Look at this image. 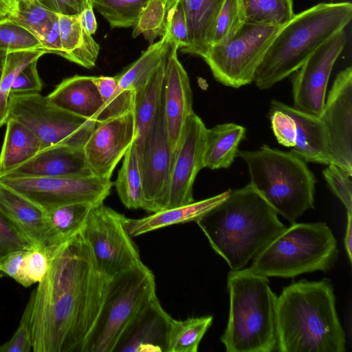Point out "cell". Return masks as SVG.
<instances>
[{
    "label": "cell",
    "mask_w": 352,
    "mask_h": 352,
    "mask_svg": "<svg viewBox=\"0 0 352 352\" xmlns=\"http://www.w3.org/2000/svg\"><path fill=\"white\" fill-rule=\"evenodd\" d=\"M48 270L32 292L34 352H82L109 278L98 269L81 232L49 256Z\"/></svg>",
    "instance_id": "obj_1"
},
{
    "label": "cell",
    "mask_w": 352,
    "mask_h": 352,
    "mask_svg": "<svg viewBox=\"0 0 352 352\" xmlns=\"http://www.w3.org/2000/svg\"><path fill=\"white\" fill-rule=\"evenodd\" d=\"M196 223L231 271L243 269L286 228L250 183L230 190L222 202Z\"/></svg>",
    "instance_id": "obj_2"
},
{
    "label": "cell",
    "mask_w": 352,
    "mask_h": 352,
    "mask_svg": "<svg viewBox=\"0 0 352 352\" xmlns=\"http://www.w3.org/2000/svg\"><path fill=\"white\" fill-rule=\"evenodd\" d=\"M278 352H344L346 338L340 322L331 280L293 282L276 302Z\"/></svg>",
    "instance_id": "obj_3"
},
{
    "label": "cell",
    "mask_w": 352,
    "mask_h": 352,
    "mask_svg": "<svg viewBox=\"0 0 352 352\" xmlns=\"http://www.w3.org/2000/svg\"><path fill=\"white\" fill-rule=\"evenodd\" d=\"M351 18L350 2L320 3L294 14L280 27L258 66L256 86L269 89L294 73Z\"/></svg>",
    "instance_id": "obj_4"
},
{
    "label": "cell",
    "mask_w": 352,
    "mask_h": 352,
    "mask_svg": "<svg viewBox=\"0 0 352 352\" xmlns=\"http://www.w3.org/2000/svg\"><path fill=\"white\" fill-rule=\"evenodd\" d=\"M230 307L220 340L227 352H272L277 349V296L266 276L248 268L230 271Z\"/></svg>",
    "instance_id": "obj_5"
},
{
    "label": "cell",
    "mask_w": 352,
    "mask_h": 352,
    "mask_svg": "<svg viewBox=\"0 0 352 352\" xmlns=\"http://www.w3.org/2000/svg\"><path fill=\"white\" fill-rule=\"evenodd\" d=\"M236 156L245 162L252 186L291 224L314 208L316 177L293 152L264 144L256 151H238Z\"/></svg>",
    "instance_id": "obj_6"
},
{
    "label": "cell",
    "mask_w": 352,
    "mask_h": 352,
    "mask_svg": "<svg viewBox=\"0 0 352 352\" xmlns=\"http://www.w3.org/2000/svg\"><path fill=\"white\" fill-rule=\"evenodd\" d=\"M338 253L337 240L326 223L296 222L263 248L248 269L267 278H293L331 270Z\"/></svg>",
    "instance_id": "obj_7"
},
{
    "label": "cell",
    "mask_w": 352,
    "mask_h": 352,
    "mask_svg": "<svg viewBox=\"0 0 352 352\" xmlns=\"http://www.w3.org/2000/svg\"><path fill=\"white\" fill-rule=\"evenodd\" d=\"M155 296V276L143 263L109 278L82 352H116L131 323Z\"/></svg>",
    "instance_id": "obj_8"
},
{
    "label": "cell",
    "mask_w": 352,
    "mask_h": 352,
    "mask_svg": "<svg viewBox=\"0 0 352 352\" xmlns=\"http://www.w3.org/2000/svg\"><path fill=\"white\" fill-rule=\"evenodd\" d=\"M8 118L27 126L39 140L41 150L61 144L83 148L97 124L56 107L39 92L11 94Z\"/></svg>",
    "instance_id": "obj_9"
},
{
    "label": "cell",
    "mask_w": 352,
    "mask_h": 352,
    "mask_svg": "<svg viewBox=\"0 0 352 352\" xmlns=\"http://www.w3.org/2000/svg\"><path fill=\"white\" fill-rule=\"evenodd\" d=\"M280 28L246 22L230 40L210 46L203 59L220 83L234 88L249 85Z\"/></svg>",
    "instance_id": "obj_10"
},
{
    "label": "cell",
    "mask_w": 352,
    "mask_h": 352,
    "mask_svg": "<svg viewBox=\"0 0 352 352\" xmlns=\"http://www.w3.org/2000/svg\"><path fill=\"white\" fill-rule=\"evenodd\" d=\"M124 218L100 202L91 207L80 230L98 269L108 278L142 263L138 247L124 228Z\"/></svg>",
    "instance_id": "obj_11"
},
{
    "label": "cell",
    "mask_w": 352,
    "mask_h": 352,
    "mask_svg": "<svg viewBox=\"0 0 352 352\" xmlns=\"http://www.w3.org/2000/svg\"><path fill=\"white\" fill-rule=\"evenodd\" d=\"M0 183L44 211L74 203L97 204L110 194L113 183L96 176L85 177H8Z\"/></svg>",
    "instance_id": "obj_12"
},
{
    "label": "cell",
    "mask_w": 352,
    "mask_h": 352,
    "mask_svg": "<svg viewBox=\"0 0 352 352\" xmlns=\"http://www.w3.org/2000/svg\"><path fill=\"white\" fill-rule=\"evenodd\" d=\"M138 155L143 184L142 209L152 213L164 210L175 154L168 144L163 96Z\"/></svg>",
    "instance_id": "obj_13"
},
{
    "label": "cell",
    "mask_w": 352,
    "mask_h": 352,
    "mask_svg": "<svg viewBox=\"0 0 352 352\" xmlns=\"http://www.w3.org/2000/svg\"><path fill=\"white\" fill-rule=\"evenodd\" d=\"M324 126L331 164L352 176V68L339 72L319 116Z\"/></svg>",
    "instance_id": "obj_14"
},
{
    "label": "cell",
    "mask_w": 352,
    "mask_h": 352,
    "mask_svg": "<svg viewBox=\"0 0 352 352\" xmlns=\"http://www.w3.org/2000/svg\"><path fill=\"white\" fill-rule=\"evenodd\" d=\"M346 41L344 30L340 31L295 72L292 80L294 108L309 114L320 116L331 70Z\"/></svg>",
    "instance_id": "obj_15"
},
{
    "label": "cell",
    "mask_w": 352,
    "mask_h": 352,
    "mask_svg": "<svg viewBox=\"0 0 352 352\" xmlns=\"http://www.w3.org/2000/svg\"><path fill=\"white\" fill-rule=\"evenodd\" d=\"M206 129L195 113L187 118L178 147L175 153L165 209L194 201L193 184L204 167Z\"/></svg>",
    "instance_id": "obj_16"
},
{
    "label": "cell",
    "mask_w": 352,
    "mask_h": 352,
    "mask_svg": "<svg viewBox=\"0 0 352 352\" xmlns=\"http://www.w3.org/2000/svg\"><path fill=\"white\" fill-rule=\"evenodd\" d=\"M135 139L133 111L97 123L83 146L93 175L110 179L116 165Z\"/></svg>",
    "instance_id": "obj_17"
},
{
    "label": "cell",
    "mask_w": 352,
    "mask_h": 352,
    "mask_svg": "<svg viewBox=\"0 0 352 352\" xmlns=\"http://www.w3.org/2000/svg\"><path fill=\"white\" fill-rule=\"evenodd\" d=\"M178 50L176 45L168 44L163 88L164 120L168 144L174 154L185 122L194 112L190 79L178 59Z\"/></svg>",
    "instance_id": "obj_18"
},
{
    "label": "cell",
    "mask_w": 352,
    "mask_h": 352,
    "mask_svg": "<svg viewBox=\"0 0 352 352\" xmlns=\"http://www.w3.org/2000/svg\"><path fill=\"white\" fill-rule=\"evenodd\" d=\"M94 176L83 148L56 145L39 151L31 159L1 177H85Z\"/></svg>",
    "instance_id": "obj_19"
},
{
    "label": "cell",
    "mask_w": 352,
    "mask_h": 352,
    "mask_svg": "<svg viewBox=\"0 0 352 352\" xmlns=\"http://www.w3.org/2000/svg\"><path fill=\"white\" fill-rule=\"evenodd\" d=\"M170 320L156 295L131 323L116 352H167Z\"/></svg>",
    "instance_id": "obj_20"
},
{
    "label": "cell",
    "mask_w": 352,
    "mask_h": 352,
    "mask_svg": "<svg viewBox=\"0 0 352 352\" xmlns=\"http://www.w3.org/2000/svg\"><path fill=\"white\" fill-rule=\"evenodd\" d=\"M56 107L96 123L108 120L94 76L75 75L62 80L47 96Z\"/></svg>",
    "instance_id": "obj_21"
},
{
    "label": "cell",
    "mask_w": 352,
    "mask_h": 352,
    "mask_svg": "<svg viewBox=\"0 0 352 352\" xmlns=\"http://www.w3.org/2000/svg\"><path fill=\"white\" fill-rule=\"evenodd\" d=\"M0 211L33 248L43 249L46 237L45 211L1 183Z\"/></svg>",
    "instance_id": "obj_22"
},
{
    "label": "cell",
    "mask_w": 352,
    "mask_h": 352,
    "mask_svg": "<svg viewBox=\"0 0 352 352\" xmlns=\"http://www.w3.org/2000/svg\"><path fill=\"white\" fill-rule=\"evenodd\" d=\"M270 107L289 114L296 124V144L291 151L305 162L331 164L326 133L319 116L309 114L274 100Z\"/></svg>",
    "instance_id": "obj_23"
},
{
    "label": "cell",
    "mask_w": 352,
    "mask_h": 352,
    "mask_svg": "<svg viewBox=\"0 0 352 352\" xmlns=\"http://www.w3.org/2000/svg\"><path fill=\"white\" fill-rule=\"evenodd\" d=\"M228 190L215 196L190 204L153 212L140 218L129 219L125 217L124 226L132 238L162 228L191 221H197L210 211L229 195Z\"/></svg>",
    "instance_id": "obj_24"
},
{
    "label": "cell",
    "mask_w": 352,
    "mask_h": 352,
    "mask_svg": "<svg viewBox=\"0 0 352 352\" xmlns=\"http://www.w3.org/2000/svg\"><path fill=\"white\" fill-rule=\"evenodd\" d=\"M225 0H182L189 47L183 53L204 57L210 47L216 20Z\"/></svg>",
    "instance_id": "obj_25"
},
{
    "label": "cell",
    "mask_w": 352,
    "mask_h": 352,
    "mask_svg": "<svg viewBox=\"0 0 352 352\" xmlns=\"http://www.w3.org/2000/svg\"><path fill=\"white\" fill-rule=\"evenodd\" d=\"M90 203H74L45 211L46 237L43 250L47 257L82 229L91 207Z\"/></svg>",
    "instance_id": "obj_26"
},
{
    "label": "cell",
    "mask_w": 352,
    "mask_h": 352,
    "mask_svg": "<svg viewBox=\"0 0 352 352\" xmlns=\"http://www.w3.org/2000/svg\"><path fill=\"white\" fill-rule=\"evenodd\" d=\"M245 133V128L234 123H223L207 129L204 167L217 170L230 166Z\"/></svg>",
    "instance_id": "obj_27"
},
{
    "label": "cell",
    "mask_w": 352,
    "mask_h": 352,
    "mask_svg": "<svg viewBox=\"0 0 352 352\" xmlns=\"http://www.w3.org/2000/svg\"><path fill=\"white\" fill-rule=\"evenodd\" d=\"M60 56L79 65L94 63L98 58L100 45L82 26L80 14H58Z\"/></svg>",
    "instance_id": "obj_28"
},
{
    "label": "cell",
    "mask_w": 352,
    "mask_h": 352,
    "mask_svg": "<svg viewBox=\"0 0 352 352\" xmlns=\"http://www.w3.org/2000/svg\"><path fill=\"white\" fill-rule=\"evenodd\" d=\"M167 55L168 52L148 82L135 91L133 110L135 123L134 144L138 153L141 150L145 135L162 100Z\"/></svg>",
    "instance_id": "obj_29"
},
{
    "label": "cell",
    "mask_w": 352,
    "mask_h": 352,
    "mask_svg": "<svg viewBox=\"0 0 352 352\" xmlns=\"http://www.w3.org/2000/svg\"><path fill=\"white\" fill-rule=\"evenodd\" d=\"M6 124L0 152V177L31 159L41 148L38 138L21 122L8 118Z\"/></svg>",
    "instance_id": "obj_30"
},
{
    "label": "cell",
    "mask_w": 352,
    "mask_h": 352,
    "mask_svg": "<svg viewBox=\"0 0 352 352\" xmlns=\"http://www.w3.org/2000/svg\"><path fill=\"white\" fill-rule=\"evenodd\" d=\"M168 50L166 36L152 43L141 56L121 74H118V86L121 89L134 91L142 88L160 66Z\"/></svg>",
    "instance_id": "obj_31"
},
{
    "label": "cell",
    "mask_w": 352,
    "mask_h": 352,
    "mask_svg": "<svg viewBox=\"0 0 352 352\" xmlns=\"http://www.w3.org/2000/svg\"><path fill=\"white\" fill-rule=\"evenodd\" d=\"M114 186L120 201L126 208L142 209L144 203L142 177L134 142L124 155V160Z\"/></svg>",
    "instance_id": "obj_32"
},
{
    "label": "cell",
    "mask_w": 352,
    "mask_h": 352,
    "mask_svg": "<svg viewBox=\"0 0 352 352\" xmlns=\"http://www.w3.org/2000/svg\"><path fill=\"white\" fill-rule=\"evenodd\" d=\"M212 320V316L192 317L184 320L171 318L167 352H197Z\"/></svg>",
    "instance_id": "obj_33"
},
{
    "label": "cell",
    "mask_w": 352,
    "mask_h": 352,
    "mask_svg": "<svg viewBox=\"0 0 352 352\" xmlns=\"http://www.w3.org/2000/svg\"><path fill=\"white\" fill-rule=\"evenodd\" d=\"M8 19L27 29L41 43L58 19V13L45 7L38 0H21Z\"/></svg>",
    "instance_id": "obj_34"
},
{
    "label": "cell",
    "mask_w": 352,
    "mask_h": 352,
    "mask_svg": "<svg viewBox=\"0 0 352 352\" xmlns=\"http://www.w3.org/2000/svg\"><path fill=\"white\" fill-rule=\"evenodd\" d=\"M247 22L283 26L294 16L292 0H242Z\"/></svg>",
    "instance_id": "obj_35"
},
{
    "label": "cell",
    "mask_w": 352,
    "mask_h": 352,
    "mask_svg": "<svg viewBox=\"0 0 352 352\" xmlns=\"http://www.w3.org/2000/svg\"><path fill=\"white\" fill-rule=\"evenodd\" d=\"M47 52L44 50H23L7 52L5 56V67L0 80V126L8 119V107L11 88L17 75L30 63L38 60Z\"/></svg>",
    "instance_id": "obj_36"
},
{
    "label": "cell",
    "mask_w": 352,
    "mask_h": 352,
    "mask_svg": "<svg viewBox=\"0 0 352 352\" xmlns=\"http://www.w3.org/2000/svg\"><path fill=\"white\" fill-rule=\"evenodd\" d=\"M149 0H92L93 8L112 28L133 27Z\"/></svg>",
    "instance_id": "obj_37"
},
{
    "label": "cell",
    "mask_w": 352,
    "mask_h": 352,
    "mask_svg": "<svg viewBox=\"0 0 352 352\" xmlns=\"http://www.w3.org/2000/svg\"><path fill=\"white\" fill-rule=\"evenodd\" d=\"M94 80L103 101L108 119L133 110L135 91L120 89L117 75L94 76Z\"/></svg>",
    "instance_id": "obj_38"
},
{
    "label": "cell",
    "mask_w": 352,
    "mask_h": 352,
    "mask_svg": "<svg viewBox=\"0 0 352 352\" xmlns=\"http://www.w3.org/2000/svg\"><path fill=\"white\" fill-rule=\"evenodd\" d=\"M246 22L242 0H225L216 20L210 46L230 40Z\"/></svg>",
    "instance_id": "obj_39"
},
{
    "label": "cell",
    "mask_w": 352,
    "mask_h": 352,
    "mask_svg": "<svg viewBox=\"0 0 352 352\" xmlns=\"http://www.w3.org/2000/svg\"><path fill=\"white\" fill-rule=\"evenodd\" d=\"M169 0H149L133 27L132 37L142 34L150 44L166 32V15Z\"/></svg>",
    "instance_id": "obj_40"
},
{
    "label": "cell",
    "mask_w": 352,
    "mask_h": 352,
    "mask_svg": "<svg viewBox=\"0 0 352 352\" xmlns=\"http://www.w3.org/2000/svg\"><path fill=\"white\" fill-rule=\"evenodd\" d=\"M43 50L41 42L27 29L8 17L0 21V51Z\"/></svg>",
    "instance_id": "obj_41"
},
{
    "label": "cell",
    "mask_w": 352,
    "mask_h": 352,
    "mask_svg": "<svg viewBox=\"0 0 352 352\" xmlns=\"http://www.w3.org/2000/svg\"><path fill=\"white\" fill-rule=\"evenodd\" d=\"M168 44L182 50L189 47L187 21L182 0H169L166 15V32Z\"/></svg>",
    "instance_id": "obj_42"
},
{
    "label": "cell",
    "mask_w": 352,
    "mask_h": 352,
    "mask_svg": "<svg viewBox=\"0 0 352 352\" xmlns=\"http://www.w3.org/2000/svg\"><path fill=\"white\" fill-rule=\"evenodd\" d=\"M49 258L40 248H31L25 251L19 276L16 280L28 287L39 283L47 272Z\"/></svg>",
    "instance_id": "obj_43"
},
{
    "label": "cell",
    "mask_w": 352,
    "mask_h": 352,
    "mask_svg": "<svg viewBox=\"0 0 352 352\" xmlns=\"http://www.w3.org/2000/svg\"><path fill=\"white\" fill-rule=\"evenodd\" d=\"M322 175L332 192L345 207L346 213L352 214L351 175L333 164H329Z\"/></svg>",
    "instance_id": "obj_44"
},
{
    "label": "cell",
    "mask_w": 352,
    "mask_h": 352,
    "mask_svg": "<svg viewBox=\"0 0 352 352\" xmlns=\"http://www.w3.org/2000/svg\"><path fill=\"white\" fill-rule=\"evenodd\" d=\"M31 310V301L29 299L19 327L12 338L0 345V352H30L32 350Z\"/></svg>",
    "instance_id": "obj_45"
},
{
    "label": "cell",
    "mask_w": 352,
    "mask_h": 352,
    "mask_svg": "<svg viewBox=\"0 0 352 352\" xmlns=\"http://www.w3.org/2000/svg\"><path fill=\"white\" fill-rule=\"evenodd\" d=\"M31 248L30 243L0 211V264L11 253Z\"/></svg>",
    "instance_id": "obj_46"
},
{
    "label": "cell",
    "mask_w": 352,
    "mask_h": 352,
    "mask_svg": "<svg viewBox=\"0 0 352 352\" xmlns=\"http://www.w3.org/2000/svg\"><path fill=\"white\" fill-rule=\"evenodd\" d=\"M270 119L278 142L289 148L296 144V124L287 113L270 107Z\"/></svg>",
    "instance_id": "obj_47"
},
{
    "label": "cell",
    "mask_w": 352,
    "mask_h": 352,
    "mask_svg": "<svg viewBox=\"0 0 352 352\" xmlns=\"http://www.w3.org/2000/svg\"><path fill=\"white\" fill-rule=\"evenodd\" d=\"M38 60L30 63L17 75L11 88V94L40 92L43 84L37 69Z\"/></svg>",
    "instance_id": "obj_48"
},
{
    "label": "cell",
    "mask_w": 352,
    "mask_h": 352,
    "mask_svg": "<svg viewBox=\"0 0 352 352\" xmlns=\"http://www.w3.org/2000/svg\"><path fill=\"white\" fill-rule=\"evenodd\" d=\"M41 3L52 12L67 15L80 14L85 9L93 7L92 0H43Z\"/></svg>",
    "instance_id": "obj_49"
},
{
    "label": "cell",
    "mask_w": 352,
    "mask_h": 352,
    "mask_svg": "<svg viewBox=\"0 0 352 352\" xmlns=\"http://www.w3.org/2000/svg\"><path fill=\"white\" fill-rule=\"evenodd\" d=\"M25 251H16L9 254L0 264V272L16 281L20 274Z\"/></svg>",
    "instance_id": "obj_50"
},
{
    "label": "cell",
    "mask_w": 352,
    "mask_h": 352,
    "mask_svg": "<svg viewBox=\"0 0 352 352\" xmlns=\"http://www.w3.org/2000/svg\"><path fill=\"white\" fill-rule=\"evenodd\" d=\"M82 26L91 35L97 30V21L94 13V8L85 9L80 14Z\"/></svg>",
    "instance_id": "obj_51"
},
{
    "label": "cell",
    "mask_w": 352,
    "mask_h": 352,
    "mask_svg": "<svg viewBox=\"0 0 352 352\" xmlns=\"http://www.w3.org/2000/svg\"><path fill=\"white\" fill-rule=\"evenodd\" d=\"M346 226L344 238V245L348 258L352 261V214L346 213Z\"/></svg>",
    "instance_id": "obj_52"
},
{
    "label": "cell",
    "mask_w": 352,
    "mask_h": 352,
    "mask_svg": "<svg viewBox=\"0 0 352 352\" xmlns=\"http://www.w3.org/2000/svg\"><path fill=\"white\" fill-rule=\"evenodd\" d=\"M0 9L11 14L13 9L6 0H0Z\"/></svg>",
    "instance_id": "obj_53"
},
{
    "label": "cell",
    "mask_w": 352,
    "mask_h": 352,
    "mask_svg": "<svg viewBox=\"0 0 352 352\" xmlns=\"http://www.w3.org/2000/svg\"><path fill=\"white\" fill-rule=\"evenodd\" d=\"M4 56H5V54L0 56V80L2 77L3 72H4V67H5Z\"/></svg>",
    "instance_id": "obj_54"
},
{
    "label": "cell",
    "mask_w": 352,
    "mask_h": 352,
    "mask_svg": "<svg viewBox=\"0 0 352 352\" xmlns=\"http://www.w3.org/2000/svg\"><path fill=\"white\" fill-rule=\"evenodd\" d=\"M21 0H6L13 9V12L16 10L18 4Z\"/></svg>",
    "instance_id": "obj_55"
},
{
    "label": "cell",
    "mask_w": 352,
    "mask_h": 352,
    "mask_svg": "<svg viewBox=\"0 0 352 352\" xmlns=\"http://www.w3.org/2000/svg\"><path fill=\"white\" fill-rule=\"evenodd\" d=\"M10 14L0 9V21L9 17Z\"/></svg>",
    "instance_id": "obj_56"
},
{
    "label": "cell",
    "mask_w": 352,
    "mask_h": 352,
    "mask_svg": "<svg viewBox=\"0 0 352 352\" xmlns=\"http://www.w3.org/2000/svg\"><path fill=\"white\" fill-rule=\"evenodd\" d=\"M7 52L0 51V56L6 54Z\"/></svg>",
    "instance_id": "obj_57"
}]
</instances>
